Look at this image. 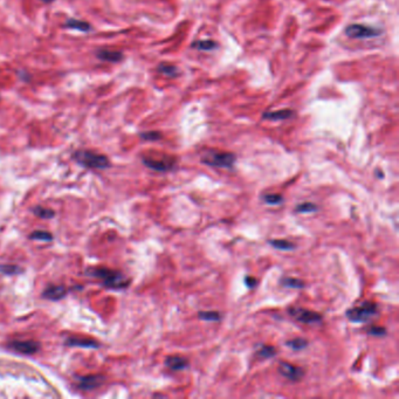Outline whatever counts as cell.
<instances>
[{
  "mask_svg": "<svg viewBox=\"0 0 399 399\" xmlns=\"http://www.w3.org/2000/svg\"><path fill=\"white\" fill-rule=\"evenodd\" d=\"M377 313V305L375 302L365 301L356 308H351L346 311V317L355 323L366 322Z\"/></svg>",
  "mask_w": 399,
  "mask_h": 399,
  "instance_id": "obj_3",
  "label": "cell"
},
{
  "mask_svg": "<svg viewBox=\"0 0 399 399\" xmlns=\"http://www.w3.org/2000/svg\"><path fill=\"white\" fill-rule=\"evenodd\" d=\"M42 2H46V4H48V2H53L54 0H41Z\"/></svg>",
  "mask_w": 399,
  "mask_h": 399,
  "instance_id": "obj_32",
  "label": "cell"
},
{
  "mask_svg": "<svg viewBox=\"0 0 399 399\" xmlns=\"http://www.w3.org/2000/svg\"><path fill=\"white\" fill-rule=\"evenodd\" d=\"M270 244L273 246V247L277 248V250L281 251H291L295 247V245L293 242L288 241V240L285 239H272L270 240Z\"/></svg>",
  "mask_w": 399,
  "mask_h": 399,
  "instance_id": "obj_17",
  "label": "cell"
},
{
  "mask_svg": "<svg viewBox=\"0 0 399 399\" xmlns=\"http://www.w3.org/2000/svg\"><path fill=\"white\" fill-rule=\"evenodd\" d=\"M279 372L283 377H286L291 381H300L303 377V375H305V371H303L302 368L294 365V364L289 362H285V361L280 363Z\"/></svg>",
  "mask_w": 399,
  "mask_h": 399,
  "instance_id": "obj_8",
  "label": "cell"
},
{
  "mask_svg": "<svg viewBox=\"0 0 399 399\" xmlns=\"http://www.w3.org/2000/svg\"><path fill=\"white\" fill-rule=\"evenodd\" d=\"M20 268L18 266H11V265H0V273L7 274V275H14V274L20 273Z\"/></svg>",
  "mask_w": 399,
  "mask_h": 399,
  "instance_id": "obj_28",
  "label": "cell"
},
{
  "mask_svg": "<svg viewBox=\"0 0 399 399\" xmlns=\"http://www.w3.org/2000/svg\"><path fill=\"white\" fill-rule=\"evenodd\" d=\"M316 210H317L316 205L313 203H309V201L297 205L296 209H295V211H296L297 213H310V212H315Z\"/></svg>",
  "mask_w": 399,
  "mask_h": 399,
  "instance_id": "obj_26",
  "label": "cell"
},
{
  "mask_svg": "<svg viewBox=\"0 0 399 399\" xmlns=\"http://www.w3.org/2000/svg\"><path fill=\"white\" fill-rule=\"evenodd\" d=\"M265 203L270 205H279L282 203L283 197L281 195H276V193H271V195L264 196Z\"/></svg>",
  "mask_w": 399,
  "mask_h": 399,
  "instance_id": "obj_27",
  "label": "cell"
},
{
  "mask_svg": "<svg viewBox=\"0 0 399 399\" xmlns=\"http://www.w3.org/2000/svg\"><path fill=\"white\" fill-rule=\"evenodd\" d=\"M73 157L82 166L91 167V169H107L110 166V162L107 156L96 154L89 150H79L74 152Z\"/></svg>",
  "mask_w": 399,
  "mask_h": 399,
  "instance_id": "obj_2",
  "label": "cell"
},
{
  "mask_svg": "<svg viewBox=\"0 0 399 399\" xmlns=\"http://www.w3.org/2000/svg\"><path fill=\"white\" fill-rule=\"evenodd\" d=\"M198 316L200 320L209 321V322H217L220 320V314L218 311H200Z\"/></svg>",
  "mask_w": 399,
  "mask_h": 399,
  "instance_id": "obj_23",
  "label": "cell"
},
{
  "mask_svg": "<svg viewBox=\"0 0 399 399\" xmlns=\"http://www.w3.org/2000/svg\"><path fill=\"white\" fill-rule=\"evenodd\" d=\"M30 238L33 240H41V241H52L53 236L47 231H36L31 234Z\"/></svg>",
  "mask_w": 399,
  "mask_h": 399,
  "instance_id": "obj_24",
  "label": "cell"
},
{
  "mask_svg": "<svg viewBox=\"0 0 399 399\" xmlns=\"http://www.w3.org/2000/svg\"><path fill=\"white\" fill-rule=\"evenodd\" d=\"M258 355L262 358H271L274 357L276 355V350L274 346L272 345H262L261 349H260Z\"/></svg>",
  "mask_w": 399,
  "mask_h": 399,
  "instance_id": "obj_25",
  "label": "cell"
},
{
  "mask_svg": "<svg viewBox=\"0 0 399 399\" xmlns=\"http://www.w3.org/2000/svg\"><path fill=\"white\" fill-rule=\"evenodd\" d=\"M34 215L41 219H51L54 217V211L51 209H47V207H42V206H36L33 209Z\"/></svg>",
  "mask_w": 399,
  "mask_h": 399,
  "instance_id": "obj_20",
  "label": "cell"
},
{
  "mask_svg": "<svg viewBox=\"0 0 399 399\" xmlns=\"http://www.w3.org/2000/svg\"><path fill=\"white\" fill-rule=\"evenodd\" d=\"M105 381V377L101 375H91L79 378V387L82 390H94Z\"/></svg>",
  "mask_w": 399,
  "mask_h": 399,
  "instance_id": "obj_10",
  "label": "cell"
},
{
  "mask_svg": "<svg viewBox=\"0 0 399 399\" xmlns=\"http://www.w3.org/2000/svg\"><path fill=\"white\" fill-rule=\"evenodd\" d=\"M281 283L283 287L287 288H294V289H301L305 288V282L302 280L296 279V277H283L281 280Z\"/></svg>",
  "mask_w": 399,
  "mask_h": 399,
  "instance_id": "obj_18",
  "label": "cell"
},
{
  "mask_svg": "<svg viewBox=\"0 0 399 399\" xmlns=\"http://www.w3.org/2000/svg\"><path fill=\"white\" fill-rule=\"evenodd\" d=\"M165 365L172 371H181L189 366V361L181 356H169L165 360Z\"/></svg>",
  "mask_w": 399,
  "mask_h": 399,
  "instance_id": "obj_12",
  "label": "cell"
},
{
  "mask_svg": "<svg viewBox=\"0 0 399 399\" xmlns=\"http://www.w3.org/2000/svg\"><path fill=\"white\" fill-rule=\"evenodd\" d=\"M369 335H372V336H385L386 335V329L383 328V326H371V328L368 330Z\"/></svg>",
  "mask_w": 399,
  "mask_h": 399,
  "instance_id": "obj_30",
  "label": "cell"
},
{
  "mask_svg": "<svg viewBox=\"0 0 399 399\" xmlns=\"http://www.w3.org/2000/svg\"><path fill=\"white\" fill-rule=\"evenodd\" d=\"M381 32L378 28L371 27V26L355 24L346 27L345 34L352 39H369V37L378 36Z\"/></svg>",
  "mask_w": 399,
  "mask_h": 399,
  "instance_id": "obj_5",
  "label": "cell"
},
{
  "mask_svg": "<svg viewBox=\"0 0 399 399\" xmlns=\"http://www.w3.org/2000/svg\"><path fill=\"white\" fill-rule=\"evenodd\" d=\"M86 274L100 280L101 283L107 288H127L130 283V280L123 273L115 270H109L107 267H92L87 271Z\"/></svg>",
  "mask_w": 399,
  "mask_h": 399,
  "instance_id": "obj_1",
  "label": "cell"
},
{
  "mask_svg": "<svg viewBox=\"0 0 399 399\" xmlns=\"http://www.w3.org/2000/svg\"><path fill=\"white\" fill-rule=\"evenodd\" d=\"M10 346L16 351L24 355H32L40 349V344L36 341H12L10 343Z\"/></svg>",
  "mask_w": 399,
  "mask_h": 399,
  "instance_id": "obj_9",
  "label": "cell"
},
{
  "mask_svg": "<svg viewBox=\"0 0 399 399\" xmlns=\"http://www.w3.org/2000/svg\"><path fill=\"white\" fill-rule=\"evenodd\" d=\"M236 155L231 152H217L211 151L201 158V162L206 165L222 167V169H231L236 163Z\"/></svg>",
  "mask_w": 399,
  "mask_h": 399,
  "instance_id": "obj_4",
  "label": "cell"
},
{
  "mask_svg": "<svg viewBox=\"0 0 399 399\" xmlns=\"http://www.w3.org/2000/svg\"><path fill=\"white\" fill-rule=\"evenodd\" d=\"M66 344L71 346H82V348H98L100 346L96 341L86 337H69L66 341Z\"/></svg>",
  "mask_w": 399,
  "mask_h": 399,
  "instance_id": "obj_14",
  "label": "cell"
},
{
  "mask_svg": "<svg viewBox=\"0 0 399 399\" xmlns=\"http://www.w3.org/2000/svg\"><path fill=\"white\" fill-rule=\"evenodd\" d=\"M144 165L149 169L155 170L158 172L170 171L173 169L175 165V160L171 157H163V158H155V157H143Z\"/></svg>",
  "mask_w": 399,
  "mask_h": 399,
  "instance_id": "obj_7",
  "label": "cell"
},
{
  "mask_svg": "<svg viewBox=\"0 0 399 399\" xmlns=\"http://www.w3.org/2000/svg\"><path fill=\"white\" fill-rule=\"evenodd\" d=\"M162 137L160 132L157 131H146V132H142L141 138L145 141H157Z\"/></svg>",
  "mask_w": 399,
  "mask_h": 399,
  "instance_id": "obj_29",
  "label": "cell"
},
{
  "mask_svg": "<svg viewBox=\"0 0 399 399\" xmlns=\"http://www.w3.org/2000/svg\"><path fill=\"white\" fill-rule=\"evenodd\" d=\"M289 315L294 317L295 320L300 321L302 323H307V325H313V323H319L322 321V315L316 311L308 310L305 308H289Z\"/></svg>",
  "mask_w": 399,
  "mask_h": 399,
  "instance_id": "obj_6",
  "label": "cell"
},
{
  "mask_svg": "<svg viewBox=\"0 0 399 399\" xmlns=\"http://www.w3.org/2000/svg\"><path fill=\"white\" fill-rule=\"evenodd\" d=\"M192 47H195L197 49H200V51H212L218 47V45L215 41H211V40H205V41H197L192 45Z\"/></svg>",
  "mask_w": 399,
  "mask_h": 399,
  "instance_id": "obj_21",
  "label": "cell"
},
{
  "mask_svg": "<svg viewBox=\"0 0 399 399\" xmlns=\"http://www.w3.org/2000/svg\"><path fill=\"white\" fill-rule=\"evenodd\" d=\"M66 27L72 28V30H76L80 32H89L91 30V26L88 24V22L82 21V20H76V19H69L66 22Z\"/></svg>",
  "mask_w": 399,
  "mask_h": 399,
  "instance_id": "obj_16",
  "label": "cell"
},
{
  "mask_svg": "<svg viewBox=\"0 0 399 399\" xmlns=\"http://www.w3.org/2000/svg\"><path fill=\"white\" fill-rule=\"evenodd\" d=\"M66 294H67V289L63 287V286H48L42 295L46 299L56 301V300L63 299L66 296Z\"/></svg>",
  "mask_w": 399,
  "mask_h": 399,
  "instance_id": "obj_11",
  "label": "cell"
},
{
  "mask_svg": "<svg viewBox=\"0 0 399 399\" xmlns=\"http://www.w3.org/2000/svg\"><path fill=\"white\" fill-rule=\"evenodd\" d=\"M96 56L107 62H120L123 59V54L120 51H110V49H100L96 52Z\"/></svg>",
  "mask_w": 399,
  "mask_h": 399,
  "instance_id": "obj_13",
  "label": "cell"
},
{
  "mask_svg": "<svg viewBox=\"0 0 399 399\" xmlns=\"http://www.w3.org/2000/svg\"><path fill=\"white\" fill-rule=\"evenodd\" d=\"M158 72L170 77H175L179 74L177 67H175V66H170V65H164V63L163 65H160V67H158Z\"/></svg>",
  "mask_w": 399,
  "mask_h": 399,
  "instance_id": "obj_22",
  "label": "cell"
},
{
  "mask_svg": "<svg viewBox=\"0 0 399 399\" xmlns=\"http://www.w3.org/2000/svg\"><path fill=\"white\" fill-rule=\"evenodd\" d=\"M307 340H305V338H301V337H297V338H293V340L288 341L287 343H286V345H288L289 348H291L293 350H302V349H305L306 346H307Z\"/></svg>",
  "mask_w": 399,
  "mask_h": 399,
  "instance_id": "obj_19",
  "label": "cell"
},
{
  "mask_svg": "<svg viewBox=\"0 0 399 399\" xmlns=\"http://www.w3.org/2000/svg\"><path fill=\"white\" fill-rule=\"evenodd\" d=\"M245 283L248 288H254L256 286V283H258V280L253 276H246Z\"/></svg>",
  "mask_w": 399,
  "mask_h": 399,
  "instance_id": "obj_31",
  "label": "cell"
},
{
  "mask_svg": "<svg viewBox=\"0 0 399 399\" xmlns=\"http://www.w3.org/2000/svg\"><path fill=\"white\" fill-rule=\"evenodd\" d=\"M293 115H294L293 110L283 109V110L265 112L264 118H266V120H271V121H282V120H287V118L291 117Z\"/></svg>",
  "mask_w": 399,
  "mask_h": 399,
  "instance_id": "obj_15",
  "label": "cell"
}]
</instances>
